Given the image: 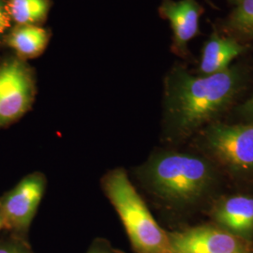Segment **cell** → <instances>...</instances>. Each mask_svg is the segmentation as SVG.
I'll use <instances>...</instances> for the list:
<instances>
[{"instance_id": "1", "label": "cell", "mask_w": 253, "mask_h": 253, "mask_svg": "<svg viewBox=\"0 0 253 253\" xmlns=\"http://www.w3.org/2000/svg\"><path fill=\"white\" fill-rule=\"evenodd\" d=\"M246 76L239 65L211 75L174 66L165 82V115L172 131L187 138L216 122L243 90Z\"/></svg>"}, {"instance_id": "2", "label": "cell", "mask_w": 253, "mask_h": 253, "mask_svg": "<svg viewBox=\"0 0 253 253\" xmlns=\"http://www.w3.org/2000/svg\"><path fill=\"white\" fill-rule=\"evenodd\" d=\"M219 169L205 155L165 152L146 165L149 189L173 207H201L214 195L219 185Z\"/></svg>"}, {"instance_id": "3", "label": "cell", "mask_w": 253, "mask_h": 253, "mask_svg": "<svg viewBox=\"0 0 253 253\" xmlns=\"http://www.w3.org/2000/svg\"><path fill=\"white\" fill-rule=\"evenodd\" d=\"M103 188L137 253H172L168 233L157 223L126 172H110L103 180Z\"/></svg>"}, {"instance_id": "4", "label": "cell", "mask_w": 253, "mask_h": 253, "mask_svg": "<svg viewBox=\"0 0 253 253\" xmlns=\"http://www.w3.org/2000/svg\"><path fill=\"white\" fill-rule=\"evenodd\" d=\"M206 157L238 180L253 179V122H214L201 131Z\"/></svg>"}, {"instance_id": "5", "label": "cell", "mask_w": 253, "mask_h": 253, "mask_svg": "<svg viewBox=\"0 0 253 253\" xmlns=\"http://www.w3.org/2000/svg\"><path fill=\"white\" fill-rule=\"evenodd\" d=\"M35 95L33 73L17 55L0 64V126H7L25 115Z\"/></svg>"}, {"instance_id": "6", "label": "cell", "mask_w": 253, "mask_h": 253, "mask_svg": "<svg viewBox=\"0 0 253 253\" xmlns=\"http://www.w3.org/2000/svg\"><path fill=\"white\" fill-rule=\"evenodd\" d=\"M172 253H253L250 240L218 226H198L168 233Z\"/></svg>"}, {"instance_id": "7", "label": "cell", "mask_w": 253, "mask_h": 253, "mask_svg": "<svg viewBox=\"0 0 253 253\" xmlns=\"http://www.w3.org/2000/svg\"><path fill=\"white\" fill-rule=\"evenodd\" d=\"M44 191V179L40 174L27 176L4 198L0 213L5 226L26 230L36 214Z\"/></svg>"}, {"instance_id": "8", "label": "cell", "mask_w": 253, "mask_h": 253, "mask_svg": "<svg viewBox=\"0 0 253 253\" xmlns=\"http://www.w3.org/2000/svg\"><path fill=\"white\" fill-rule=\"evenodd\" d=\"M204 11L197 0H163L159 13L172 27L173 54L183 58L190 54L188 44L200 34V18Z\"/></svg>"}, {"instance_id": "9", "label": "cell", "mask_w": 253, "mask_h": 253, "mask_svg": "<svg viewBox=\"0 0 253 253\" xmlns=\"http://www.w3.org/2000/svg\"><path fill=\"white\" fill-rule=\"evenodd\" d=\"M210 217L227 232L251 240L253 237V195L235 194L217 199Z\"/></svg>"}, {"instance_id": "10", "label": "cell", "mask_w": 253, "mask_h": 253, "mask_svg": "<svg viewBox=\"0 0 253 253\" xmlns=\"http://www.w3.org/2000/svg\"><path fill=\"white\" fill-rule=\"evenodd\" d=\"M248 49V46L234 37L221 35L217 29L213 30L202 49L199 75H211L225 71L231 67L233 60Z\"/></svg>"}, {"instance_id": "11", "label": "cell", "mask_w": 253, "mask_h": 253, "mask_svg": "<svg viewBox=\"0 0 253 253\" xmlns=\"http://www.w3.org/2000/svg\"><path fill=\"white\" fill-rule=\"evenodd\" d=\"M49 40V32L41 26L14 25L4 43L13 49L21 59L27 60L42 54Z\"/></svg>"}, {"instance_id": "12", "label": "cell", "mask_w": 253, "mask_h": 253, "mask_svg": "<svg viewBox=\"0 0 253 253\" xmlns=\"http://www.w3.org/2000/svg\"><path fill=\"white\" fill-rule=\"evenodd\" d=\"M14 25L41 26L51 9V0H7Z\"/></svg>"}, {"instance_id": "13", "label": "cell", "mask_w": 253, "mask_h": 253, "mask_svg": "<svg viewBox=\"0 0 253 253\" xmlns=\"http://www.w3.org/2000/svg\"><path fill=\"white\" fill-rule=\"evenodd\" d=\"M223 27L229 36L241 42H253V0H239Z\"/></svg>"}, {"instance_id": "14", "label": "cell", "mask_w": 253, "mask_h": 253, "mask_svg": "<svg viewBox=\"0 0 253 253\" xmlns=\"http://www.w3.org/2000/svg\"><path fill=\"white\" fill-rule=\"evenodd\" d=\"M13 27V22L9 14L7 0H0V44L4 43L5 39Z\"/></svg>"}, {"instance_id": "15", "label": "cell", "mask_w": 253, "mask_h": 253, "mask_svg": "<svg viewBox=\"0 0 253 253\" xmlns=\"http://www.w3.org/2000/svg\"><path fill=\"white\" fill-rule=\"evenodd\" d=\"M237 114L246 122H253V96L237 108Z\"/></svg>"}, {"instance_id": "16", "label": "cell", "mask_w": 253, "mask_h": 253, "mask_svg": "<svg viewBox=\"0 0 253 253\" xmlns=\"http://www.w3.org/2000/svg\"><path fill=\"white\" fill-rule=\"evenodd\" d=\"M0 253H26L21 252L16 249H10V248H0Z\"/></svg>"}, {"instance_id": "17", "label": "cell", "mask_w": 253, "mask_h": 253, "mask_svg": "<svg viewBox=\"0 0 253 253\" xmlns=\"http://www.w3.org/2000/svg\"><path fill=\"white\" fill-rule=\"evenodd\" d=\"M4 226H5V222H4L3 217H2V215H1V213H0V230Z\"/></svg>"}, {"instance_id": "18", "label": "cell", "mask_w": 253, "mask_h": 253, "mask_svg": "<svg viewBox=\"0 0 253 253\" xmlns=\"http://www.w3.org/2000/svg\"><path fill=\"white\" fill-rule=\"evenodd\" d=\"M228 1H229L230 4H232V5H234V6H235V5L239 2V0H228Z\"/></svg>"}, {"instance_id": "19", "label": "cell", "mask_w": 253, "mask_h": 253, "mask_svg": "<svg viewBox=\"0 0 253 253\" xmlns=\"http://www.w3.org/2000/svg\"><path fill=\"white\" fill-rule=\"evenodd\" d=\"M97 253V252H93V253Z\"/></svg>"}]
</instances>
